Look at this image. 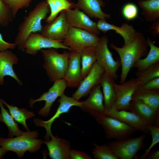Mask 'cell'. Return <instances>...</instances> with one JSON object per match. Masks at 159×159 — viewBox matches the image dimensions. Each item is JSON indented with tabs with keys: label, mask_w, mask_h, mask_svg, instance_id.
Instances as JSON below:
<instances>
[{
	"label": "cell",
	"mask_w": 159,
	"mask_h": 159,
	"mask_svg": "<svg viewBox=\"0 0 159 159\" xmlns=\"http://www.w3.org/2000/svg\"><path fill=\"white\" fill-rule=\"evenodd\" d=\"M110 47L118 54L122 67L120 84L126 81L131 69L140 59L145 56L147 53L148 44L147 39L140 31L135 32L128 43L122 47H118L113 44Z\"/></svg>",
	"instance_id": "cell-1"
},
{
	"label": "cell",
	"mask_w": 159,
	"mask_h": 159,
	"mask_svg": "<svg viewBox=\"0 0 159 159\" xmlns=\"http://www.w3.org/2000/svg\"><path fill=\"white\" fill-rule=\"evenodd\" d=\"M49 11L46 1H42L37 4L24 18L19 26L14 43L20 50L24 51V43L30 34L41 33L43 28L42 21L46 18Z\"/></svg>",
	"instance_id": "cell-2"
},
{
	"label": "cell",
	"mask_w": 159,
	"mask_h": 159,
	"mask_svg": "<svg viewBox=\"0 0 159 159\" xmlns=\"http://www.w3.org/2000/svg\"><path fill=\"white\" fill-rule=\"evenodd\" d=\"M36 131H27L15 138H0V146L7 151L14 152L19 158L22 157L26 151L35 152L40 148L44 141L37 139Z\"/></svg>",
	"instance_id": "cell-3"
},
{
	"label": "cell",
	"mask_w": 159,
	"mask_h": 159,
	"mask_svg": "<svg viewBox=\"0 0 159 159\" xmlns=\"http://www.w3.org/2000/svg\"><path fill=\"white\" fill-rule=\"evenodd\" d=\"M44 61L43 67L51 82L62 79L67 68L70 53H58L55 49H42Z\"/></svg>",
	"instance_id": "cell-4"
},
{
	"label": "cell",
	"mask_w": 159,
	"mask_h": 159,
	"mask_svg": "<svg viewBox=\"0 0 159 159\" xmlns=\"http://www.w3.org/2000/svg\"><path fill=\"white\" fill-rule=\"evenodd\" d=\"M94 117L104 129L107 139H125L136 131L129 125L106 115L98 114Z\"/></svg>",
	"instance_id": "cell-5"
},
{
	"label": "cell",
	"mask_w": 159,
	"mask_h": 159,
	"mask_svg": "<svg viewBox=\"0 0 159 159\" xmlns=\"http://www.w3.org/2000/svg\"><path fill=\"white\" fill-rule=\"evenodd\" d=\"M146 136L144 134L137 137L116 140L107 145L119 159H132L144 147L143 141Z\"/></svg>",
	"instance_id": "cell-6"
},
{
	"label": "cell",
	"mask_w": 159,
	"mask_h": 159,
	"mask_svg": "<svg viewBox=\"0 0 159 159\" xmlns=\"http://www.w3.org/2000/svg\"><path fill=\"white\" fill-rule=\"evenodd\" d=\"M100 39L97 35L82 29L70 27L63 42L73 51L80 52L86 47H97Z\"/></svg>",
	"instance_id": "cell-7"
},
{
	"label": "cell",
	"mask_w": 159,
	"mask_h": 159,
	"mask_svg": "<svg viewBox=\"0 0 159 159\" xmlns=\"http://www.w3.org/2000/svg\"><path fill=\"white\" fill-rule=\"evenodd\" d=\"M109 40L104 35L100 38L97 46V62L104 69L105 72L111 77L117 80L118 76L117 73L121 66L120 59L115 60L108 47Z\"/></svg>",
	"instance_id": "cell-8"
},
{
	"label": "cell",
	"mask_w": 159,
	"mask_h": 159,
	"mask_svg": "<svg viewBox=\"0 0 159 159\" xmlns=\"http://www.w3.org/2000/svg\"><path fill=\"white\" fill-rule=\"evenodd\" d=\"M114 86L116 100L112 107L106 113L114 110H128L134 92L140 86V82L136 78H132L122 84L115 82Z\"/></svg>",
	"instance_id": "cell-9"
},
{
	"label": "cell",
	"mask_w": 159,
	"mask_h": 159,
	"mask_svg": "<svg viewBox=\"0 0 159 159\" xmlns=\"http://www.w3.org/2000/svg\"><path fill=\"white\" fill-rule=\"evenodd\" d=\"M63 41L49 39L39 33H32L27 38L24 48L26 53L35 56L42 49L50 48L72 50L65 45Z\"/></svg>",
	"instance_id": "cell-10"
},
{
	"label": "cell",
	"mask_w": 159,
	"mask_h": 159,
	"mask_svg": "<svg viewBox=\"0 0 159 159\" xmlns=\"http://www.w3.org/2000/svg\"><path fill=\"white\" fill-rule=\"evenodd\" d=\"M58 102L59 104L56 112L49 120L44 121L38 118L34 119V122L36 125L45 128L46 131L45 138L47 140L53 135L51 131V127L56 119L62 114L68 112L72 107H80L82 105V102L79 101L72 97L67 96L64 94L60 97Z\"/></svg>",
	"instance_id": "cell-11"
},
{
	"label": "cell",
	"mask_w": 159,
	"mask_h": 159,
	"mask_svg": "<svg viewBox=\"0 0 159 159\" xmlns=\"http://www.w3.org/2000/svg\"><path fill=\"white\" fill-rule=\"evenodd\" d=\"M53 85L47 92L42 94L40 97L36 99H31L29 104L32 107L36 102L44 101V106L38 112L40 115L44 117L47 116L49 114L52 106L57 99L64 94L67 87L66 83L63 79L57 80L54 82Z\"/></svg>",
	"instance_id": "cell-12"
},
{
	"label": "cell",
	"mask_w": 159,
	"mask_h": 159,
	"mask_svg": "<svg viewBox=\"0 0 159 159\" xmlns=\"http://www.w3.org/2000/svg\"><path fill=\"white\" fill-rule=\"evenodd\" d=\"M105 72L103 68L96 61L86 77L82 80L72 97L77 100L90 92L100 85L102 76Z\"/></svg>",
	"instance_id": "cell-13"
},
{
	"label": "cell",
	"mask_w": 159,
	"mask_h": 159,
	"mask_svg": "<svg viewBox=\"0 0 159 159\" xmlns=\"http://www.w3.org/2000/svg\"><path fill=\"white\" fill-rule=\"evenodd\" d=\"M70 27L67 18L65 10H63L54 20L47 23L43 27L40 34L49 39L63 41Z\"/></svg>",
	"instance_id": "cell-14"
},
{
	"label": "cell",
	"mask_w": 159,
	"mask_h": 159,
	"mask_svg": "<svg viewBox=\"0 0 159 159\" xmlns=\"http://www.w3.org/2000/svg\"><path fill=\"white\" fill-rule=\"evenodd\" d=\"M65 13L70 27L82 29L97 35L100 34L97 22L92 21L83 11L75 8L65 10Z\"/></svg>",
	"instance_id": "cell-15"
},
{
	"label": "cell",
	"mask_w": 159,
	"mask_h": 159,
	"mask_svg": "<svg viewBox=\"0 0 159 159\" xmlns=\"http://www.w3.org/2000/svg\"><path fill=\"white\" fill-rule=\"evenodd\" d=\"M63 79L67 87H74L79 85L83 80L80 52L73 51L70 53L69 64Z\"/></svg>",
	"instance_id": "cell-16"
},
{
	"label": "cell",
	"mask_w": 159,
	"mask_h": 159,
	"mask_svg": "<svg viewBox=\"0 0 159 159\" xmlns=\"http://www.w3.org/2000/svg\"><path fill=\"white\" fill-rule=\"evenodd\" d=\"M88 97L82 102L80 107L94 117L97 115H105L104 98L100 85L94 88Z\"/></svg>",
	"instance_id": "cell-17"
},
{
	"label": "cell",
	"mask_w": 159,
	"mask_h": 159,
	"mask_svg": "<svg viewBox=\"0 0 159 159\" xmlns=\"http://www.w3.org/2000/svg\"><path fill=\"white\" fill-rule=\"evenodd\" d=\"M128 110L137 115L148 126L159 127V111L154 110L142 101L132 99Z\"/></svg>",
	"instance_id": "cell-18"
},
{
	"label": "cell",
	"mask_w": 159,
	"mask_h": 159,
	"mask_svg": "<svg viewBox=\"0 0 159 159\" xmlns=\"http://www.w3.org/2000/svg\"><path fill=\"white\" fill-rule=\"evenodd\" d=\"M19 59L17 56L8 49L0 51V85L4 84V77L8 76L13 78L20 85L23 84L15 73L13 68L17 64Z\"/></svg>",
	"instance_id": "cell-19"
},
{
	"label": "cell",
	"mask_w": 159,
	"mask_h": 159,
	"mask_svg": "<svg viewBox=\"0 0 159 159\" xmlns=\"http://www.w3.org/2000/svg\"><path fill=\"white\" fill-rule=\"evenodd\" d=\"M106 115L116 118L132 127L144 134H150L148 125L145 122L135 113L130 111L121 110L107 112Z\"/></svg>",
	"instance_id": "cell-20"
},
{
	"label": "cell",
	"mask_w": 159,
	"mask_h": 159,
	"mask_svg": "<svg viewBox=\"0 0 159 159\" xmlns=\"http://www.w3.org/2000/svg\"><path fill=\"white\" fill-rule=\"evenodd\" d=\"M51 140L44 141L47 146L49 155L52 159H69L71 148L70 142L65 139L53 135Z\"/></svg>",
	"instance_id": "cell-21"
},
{
	"label": "cell",
	"mask_w": 159,
	"mask_h": 159,
	"mask_svg": "<svg viewBox=\"0 0 159 159\" xmlns=\"http://www.w3.org/2000/svg\"><path fill=\"white\" fill-rule=\"evenodd\" d=\"M104 4L101 0H77L74 8L82 10L89 17L106 21L111 16L102 10L101 6Z\"/></svg>",
	"instance_id": "cell-22"
},
{
	"label": "cell",
	"mask_w": 159,
	"mask_h": 159,
	"mask_svg": "<svg viewBox=\"0 0 159 159\" xmlns=\"http://www.w3.org/2000/svg\"><path fill=\"white\" fill-rule=\"evenodd\" d=\"M97 23V27L100 31L105 33L110 30H114L120 35L124 39V45L128 43L136 31L132 25L127 23H124L121 26H118L101 19H99Z\"/></svg>",
	"instance_id": "cell-23"
},
{
	"label": "cell",
	"mask_w": 159,
	"mask_h": 159,
	"mask_svg": "<svg viewBox=\"0 0 159 159\" xmlns=\"http://www.w3.org/2000/svg\"><path fill=\"white\" fill-rule=\"evenodd\" d=\"M115 80L105 72L101 77L100 85L102 87L105 113L114 104L116 98L114 86Z\"/></svg>",
	"instance_id": "cell-24"
},
{
	"label": "cell",
	"mask_w": 159,
	"mask_h": 159,
	"mask_svg": "<svg viewBox=\"0 0 159 159\" xmlns=\"http://www.w3.org/2000/svg\"><path fill=\"white\" fill-rule=\"evenodd\" d=\"M147 39L150 50L145 58L140 59L134 64L133 67L137 69V72L143 71L159 62V47L149 38Z\"/></svg>",
	"instance_id": "cell-25"
},
{
	"label": "cell",
	"mask_w": 159,
	"mask_h": 159,
	"mask_svg": "<svg viewBox=\"0 0 159 159\" xmlns=\"http://www.w3.org/2000/svg\"><path fill=\"white\" fill-rule=\"evenodd\" d=\"M132 99L141 100L154 110L159 111V89L146 90L139 87L134 92Z\"/></svg>",
	"instance_id": "cell-26"
},
{
	"label": "cell",
	"mask_w": 159,
	"mask_h": 159,
	"mask_svg": "<svg viewBox=\"0 0 159 159\" xmlns=\"http://www.w3.org/2000/svg\"><path fill=\"white\" fill-rule=\"evenodd\" d=\"M142 14L146 21L153 22L159 18V0L138 1Z\"/></svg>",
	"instance_id": "cell-27"
},
{
	"label": "cell",
	"mask_w": 159,
	"mask_h": 159,
	"mask_svg": "<svg viewBox=\"0 0 159 159\" xmlns=\"http://www.w3.org/2000/svg\"><path fill=\"white\" fill-rule=\"evenodd\" d=\"M81 74L83 79L88 73L97 60V47H86L80 52Z\"/></svg>",
	"instance_id": "cell-28"
},
{
	"label": "cell",
	"mask_w": 159,
	"mask_h": 159,
	"mask_svg": "<svg viewBox=\"0 0 159 159\" xmlns=\"http://www.w3.org/2000/svg\"><path fill=\"white\" fill-rule=\"evenodd\" d=\"M0 107L1 110L0 122L4 123L7 127L9 138H12L14 136H17L24 133L25 132L19 129L17 123L12 116L4 108L1 99Z\"/></svg>",
	"instance_id": "cell-29"
},
{
	"label": "cell",
	"mask_w": 159,
	"mask_h": 159,
	"mask_svg": "<svg viewBox=\"0 0 159 159\" xmlns=\"http://www.w3.org/2000/svg\"><path fill=\"white\" fill-rule=\"evenodd\" d=\"M3 104L8 109L10 114L15 121L21 124L27 131H30L26 123V120L35 116L34 112L29 111L24 108L20 109L13 105L7 103L1 99Z\"/></svg>",
	"instance_id": "cell-30"
},
{
	"label": "cell",
	"mask_w": 159,
	"mask_h": 159,
	"mask_svg": "<svg viewBox=\"0 0 159 159\" xmlns=\"http://www.w3.org/2000/svg\"><path fill=\"white\" fill-rule=\"evenodd\" d=\"M50 13L46 22L49 23L54 20L58 14L63 10L74 8V4L68 0H46Z\"/></svg>",
	"instance_id": "cell-31"
},
{
	"label": "cell",
	"mask_w": 159,
	"mask_h": 159,
	"mask_svg": "<svg viewBox=\"0 0 159 159\" xmlns=\"http://www.w3.org/2000/svg\"><path fill=\"white\" fill-rule=\"evenodd\" d=\"M136 75L137 77L136 78L140 82V87H142L148 81L159 77V62L143 71L136 72Z\"/></svg>",
	"instance_id": "cell-32"
},
{
	"label": "cell",
	"mask_w": 159,
	"mask_h": 159,
	"mask_svg": "<svg viewBox=\"0 0 159 159\" xmlns=\"http://www.w3.org/2000/svg\"><path fill=\"white\" fill-rule=\"evenodd\" d=\"M94 148L92 151L94 158L96 159H119L112 151L107 144L100 145L92 143Z\"/></svg>",
	"instance_id": "cell-33"
},
{
	"label": "cell",
	"mask_w": 159,
	"mask_h": 159,
	"mask_svg": "<svg viewBox=\"0 0 159 159\" xmlns=\"http://www.w3.org/2000/svg\"><path fill=\"white\" fill-rule=\"evenodd\" d=\"M14 19L10 8L3 0H0V25L7 26Z\"/></svg>",
	"instance_id": "cell-34"
},
{
	"label": "cell",
	"mask_w": 159,
	"mask_h": 159,
	"mask_svg": "<svg viewBox=\"0 0 159 159\" xmlns=\"http://www.w3.org/2000/svg\"><path fill=\"white\" fill-rule=\"evenodd\" d=\"M148 129L152 137V142L149 147L140 157V159H146L152 148L159 142V127L150 125L148 126Z\"/></svg>",
	"instance_id": "cell-35"
},
{
	"label": "cell",
	"mask_w": 159,
	"mask_h": 159,
	"mask_svg": "<svg viewBox=\"0 0 159 159\" xmlns=\"http://www.w3.org/2000/svg\"><path fill=\"white\" fill-rule=\"evenodd\" d=\"M11 9L13 16L15 18L19 10L29 6L33 0H3Z\"/></svg>",
	"instance_id": "cell-36"
},
{
	"label": "cell",
	"mask_w": 159,
	"mask_h": 159,
	"mask_svg": "<svg viewBox=\"0 0 159 159\" xmlns=\"http://www.w3.org/2000/svg\"><path fill=\"white\" fill-rule=\"evenodd\" d=\"M138 13V7L133 3L126 4L123 6L122 10L123 17L128 21L132 20L136 18Z\"/></svg>",
	"instance_id": "cell-37"
},
{
	"label": "cell",
	"mask_w": 159,
	"mask_h": 159,
	"mask_svg": "<svg viewBox=\"0 0 159 159\" xmlns=\"http://www.w3.org/2000/svg\"><path fill=\"white\" fill-rule=\"evenodd\" d=\"M69 159H92V158L84 152L71 149L69 153Z\"/></svg>",
	"instance_id": "cell-38"
},
{
	"label": "cell",
	"mask_w": 159,
	"mask_h": 159,
	"mask_svg": "<svg viewBox=\"0 0 159 159\" xmlns=\"http://www.w3.org/2000/svg\"><path fill=\"white\" fill-rule=\"evenodd\" d=\"M140 87L146 90L159 89V77L152 79Z\"/></svg>",
	"instance_id": "cell-39"
},
{
	"label": "cell",
	"mask_w": 159,
	"mask_h": 159,
	"mask_svg": "<svg viewBox=\"0 0 159 159\" xmlns=\"http://www.w3.org/2000/svg\"><path fill=\"white\" fill-rule=\"evenodd\" d=\"M16 46V44L14 43H9L4 40L1 34L0 33V51L14 49Z\"/></svg>",
	"instance_id": "cell-40"
},
{
	"label": "cell",
	"mask_w": 159,
	"mask_h": 159,
	"mask_svg": "<svg viewBox=\"0 0 159 159\" xmlns=\"http://www.w3.org/2000/svg\"><path fill=\"white\" fill-rule=\"evenodd\" d=\"M150 26L149 30L154 37H156L159 34V19L153 22Z\"/></svg>",
	"instance_id": "cell-41"
},
{
	"label": "cell",
	"mask_w": 159,
	"mask_h": 159,
	"mask_svg": "<svg viewBox=\"0 0 159 159\" xmlns=\"http://www.w3.org/2000/svg\"><path fill=\"white\" fill-rule=\"evenodd\" d=\"M159 159V150L150 152L148 154L146 159Z\"/></svg>",
	"instance_id": "cell-42"
},
{
	"label": "cell",
	"mask_w": 159,
	"mask_h": 159,
	"mask_svg": "<svg viewBox=\"0 0 159 159\" xmlns=\"http://www.w3.org/2000/svg\"><path fill=\"white\" fill-rule=\"evenodd\" d=\"M7 151L4 148L1 147L0 148V158H2L6 153Z\"/></svg>",
	"instance_id": "cell-43"
},
{
	"label": "cell",
	"mask_w": 159,
	"mask_h": 159,
	"mask_svg": "<svg viewBox=\"0 0 159 159\" xmlns=\"http://www.w3.org/2000/svg\"><path fill=\"white\" fill-rule=\"evenodd\" d=\"M138 1H141V0H138Z\"/></svg>",
	"instance_id": "cell-44"
}]
</instances>
